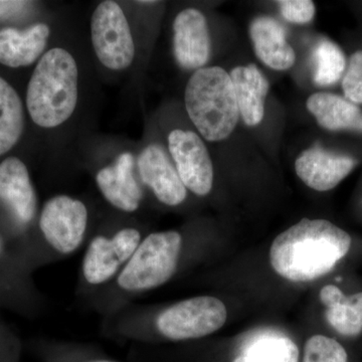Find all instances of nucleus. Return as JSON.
Returning <instances> with one entry per match:
<instances>
[{
  "mask_svg": "<svg viewBox=\"0 0 362 362\" xmlns=\"http://www.w3.org/2000/svg\"><path fill=\"white\" fill-rule=\"evenodd\" d=\"M345 98L354 104H362V52L350 57L346 73L342 80Z\"/></svg>",
  "mask_w": 362,
  "mask_h": 362,
  "instance_id": "obj_24",
  "label": "nucleus"
},
{
  "mask_svg": "<svg viewBox=\"0 0 362 362\" xmlns=\"http://www.w3.org/2000/svg\"><path fill=\"white\" fill-rule=\"evenodd\" d=\"M90 211L82 199L52 197L40 207L35 233L33 270L73 256L90 235Z\"/></svg>",
  "mask_w": 362,
  "mask_h": 362,
  "instance_id": "obj_4",
  "label": "nucleus"
},
{
  "mask_svg": "<svg viewBox=\"0 0 362 362\" xmlns=\"http://www.w3.org/2000/svg\"><path fill=\"white\" fill-rule=\"evenodd\" d=\"M90 40L98 61L111 71H124L134 63L135 40L120 4L105 0L90 18Z\"/></svg>",
  "mask_w": 362,
  "mask_h": 362,
  "instance_id": "obj_8",
  "label": "nucleus"
},
{
  "mask_svg": "<svg viewBox=\"0 0 362 362\" xmlns=\"http://www.w3.org/2000/svg\"><path fill=\"white\" fill-rule=\"evenodd\" d=\"M51 28L47 23H35L26 30L13 28L0 30V64L8 68H23L39 62L47 49Z\"/></svg>",
  "mask_w": 362,
  "mask_h": 362,
  "instance_id": "obj_15",
  "label": "nucleus"
},
{
  "mask_svg": "<svg viewBox=\"0 0 362 362\" xmlns=\"http://www.w3.org/2000/svg\"><path fill=\"white\" fill-rule=\"evenodd\" d=\"M33 272L16 256L0 230V305L23 315H39L45 298L33 281Z\"/></svg>",
  "mask_w": 362,
  "mask_h": 362,
  "instance_id": "obj_9",
  "label": "nucleus"
},
{
  "mask_svg": "<svg viewBox=\"0 0 362 362\" xmlns=\"http://www.w3.org/2000/svg\"><path fill=\"white\" fill-rule=\"evenodd\" d=\"M146 233L136 223H118L90 233L78 272V293L86 299L102 291L122 272Z\"/></svg>",
  "mask_w": 362,
  "mask_h": 362,
  "instance_id": "obj_7",
  "label": "nucleus"
},
{
  "mask_svg": "<svg viewBox=\"0 0 362 362\" xmlns=\"http://www.w3.org/2000/svg\"><path fill=\"white\" fill-rule=\"evenodd\" d=\"M326 307L325 317L331 327L343 337H357L362 332V292L345 296L337 286L327 285L320 291Z\"/></svg>",
  "mask_w": 362,
  "mask_h": 362,
  "instance_id": "obj_19",
  "label": "nucleus"
},
{
  "mask_svg": "<svg viewBox=\"0 0 362 362\" xmlns=\"http://www.w3.org/2000/svg\"><path fill=\"white\" fill-rule=\"evenodd\" d=\"M356 165L351 157L313 147L298 156L295 169L307 187L317 192H328L337 187Z\"/></svg>",
  "mask_w": 362,
  "mask_h": 362,
  "instance_id": "obj_14",
  "label": "nucleus"
},
{
  "mask_svg": "<svg viewBox=\"0 0 362 362\" xmlns=\"http://www.w3.org/2000/svg\"><path fill=\"white\" fill-rule=\"evenodd\" d=\"M351 238L325 220L303 218L281 233L270 250L272 268L292 282H309L332 271L349 254Z\"/></svg>",
  "mask_w": 362,
  "mask_h": 362,
  "instance_id": "obj_2",
  "label": "nucleus"
},
{
  "mask_svg": "<svg viewBox=\"0 0 362 362\" xmlns=\"http://www.w3.org/2000/svg\"><path fill=\"white\" fill-rule=\"evenodd\" d=\"M307 108L324 129L362 132V111L346 98L316 93L307 100Z\"/></svg>",
  "mask_w": 362,
  "mask_h": 362,
  "instance_id": "obj_18",
  "label": "nucleus"
},
{
  "mask_svg": "<svg viewBox=\"0 0 362 362\" xmlns=\"http://www.w3.org/2000/svg\"><path fill=\"white\" fill-rule=\"evenodd\" d=\"M173 52L181 68L197 71L204 68L211 54V37L202 11L187 8L173 23Z\"/></svg>",
  "mask_w": 362,
  "mask_h": 362,
  "instance_id": "obj_13",
  "label": "nucleus"
},
{
  "mask_svg": "<svg viewBox=\"0 0 362 362\" xmlns=\"http://www.w3.org/2000/svg\"><path fill=\"white\" fill-rule=\"evenodd\" d=\"M240 116L249 126H256L263 120L265 99L270 84L255 65L237 66L230 74Z\"/></svg>",
  "mask_w": 362,
  "mask_h": 362,
  "instance_id": "obj_17",
  "label": "nucleus"
},
{
  "mask_svg": "<svg viewBox=\"0 0 362 362\" xmlns=\"http://www.w3.org/2000/svg\"><path fill=\"white\" fill-rule=\"evenodd\" d=\"M232 362H299V349L282 333L259 331L247 338Z\"/></svg>",
  "mask_w": 362,
  "mask_h": 362,
  "instance_id": "obj_20",
  "label": "nucleus"
},
{
  "mask_svg": "<svg viewBox=\"0 0 362 362\" xmlns=\"http://www.w3.org/2000/svg\"><path fill=\"white\" fill-rule=\"evenodd\" d=\"M250 37L257 57L269 68L285 71L294 65V49L286 39L284 28L273 18H255L250 25Z\"/></svg>",
  "mask_w": 362,
  "mask_h": 362,
  "instance_id": "obj_16",
  "label": "nucleus"
},
{
  "mask_svg": "<svg viewBox=\"0 0 362 362\" xmlns=\"http://www.w3.org/2000/svg\"><path fill=\"white\" fill-rule=\"evenodd\" d=\"M25 4V2L20 1H0V14L6 16L8 13L18 11Z\"/></svg>",
  "mask_w": 362,
  "mask_h": 362,
  "instance_id": "obj_26",
  "label": "nucleus"
},
{
  "mask_svg": "<svg viewBox=\"0 0 362 362\" xmlns=\"http://www.w3.org/2000/svg\"><path fill=\"white\" fill-rule=\"evenodd\" d=\"M168 150L187 189L199 197L209 194L214 185V166L199 135L189 130L171 131Z\"/></svg>",
  "mask_w": 362,
  "mask_h": 362,
  "instance_id": "obj_10",
  "label": "nucleus"
},
{
  "mask_svg": "<svg viewBox=\"0 0 362 362\" xmlns=\"http://www.w3.org/2000/svg\"><path fill=\"white\" fill-rule=\"evenodd\" d=\"M95 182L105 201L119 213L133 214L141 207L144 188L136 173V159L131 152H123L113 163L100 168Z\"/></svg>",
  "mask_w": 362,
  "mask_h": 362,
  "instance_id": "obj_11",
  "label": "nucleus"
},
{
  "mask_svg": "<svg viewBox=\"0 0 362 362\" xmlns=\"http://www.w3.org/2000/svg\"><path fill=\"white\" fill-rule=\"evenodd\" d=\"M185 109L207 141H221L232 134L240 118L230 74L220 66L195 71L185 93Z\"/></svg>",
  "mask_w": 362,
  "mask_h": 362,
  "instance_id": "obj_5",
  "label": "nucleus"
},
{
  "mask_svg": "<svg viewBox=\"0 0 362 362\" xmlns=\"http://www.w3.org/2000/svg\"><path fill=\"white\" fill-rule=\"evenodd\" d=\"M78 66L68 49L54 47L42 54L28 84L25 106L33 122L54 129L70 120L78 102Z\"/></svg>",
  "mask_w": 362,
  "mask_h": 362,
  "instance_id": "obj_3",
  "label": "nucleus"
},
{
  "mask_svg": "<svg viewBox=\"0 0 362 362\" xmlns=\"http://www.w3.org/2000/svg\"><path fill=\"white\" fill-rule=\"evenodd\" d=\"M0 207L6 221L0 230L26 268L35 271L33 259L39 197L30 171L18 157H7L0 163Z\"/></svg>",
  "mask_w": 362,
  "mask_h": 362,
  "instance_id": "obj_6",
  "label": "nucleus"
},
{
  "mask_svg": "<svg viewBox=\"0 0 362 362\" xmlns=\"http://www.w3.org/2000/svg\"><path fill=\"white\" fill-rule=\"evenodd\" d=\"M13 335L9 331V328L0 320V342L11 341V340H13Z\"/></svg>",
  "mask_w": 362,
  "mask_h": 362,
  "instance_id": "obj_27",
  "label": "nucleus"
},
{
  "mask_svg": "<svg viewBox=\"0 0 362 362\" xmlns=\"http://www.w3.org/2000/svg\"><path fill=\"white\" fill-rule=\"evenodd\" d=\"M278 4L281 14L289 23L305 25L315 16V6L310 0H283Z\"/></svg>",
  "mask_w": 362,
  "mask_h": 362,
  "instance_id": "obj_25",
  "label": "nucleus"
},
{
  "mask_svg": "<svg viewBox=\"0 0 362 362\" xmlns=\"http://www.w3.org/2000/svg\"><path fill=\"white\" fill-rule=\"evenodd\" d=\"M226 315L223 302L213 296L188 298L157 310L133 303L104 319L103 329L127 339L158 337L187 341L221 329Z\"/></svg>",
  "mask_w": 362,
  "mask_h": 362,
  "instance_id": "obj_1",
  "label": "nucleus"
},
{
  "mask_svg": "<svg viewBox=\"0 0 362 362\" xmlns=\"http://www.w3.org/2000/svg\"><path fill=\"white\" fill-rule=\"evenodd\" d=\"M25 107L16 89L0 77V156L18 144L25 131Z\"/></svg>",
  "mask_w": 362,
  "mask_h": 362,
  "instance_id": "obj_21",
  "label": "nucleus"
},
{
  "mask_svg": "<svg viewBox=\"0 0 362 362\" xmlns=\"http://www.w3.org/2000/svg\"><path fill=\"white\" fill-rule=\"evenodd\" d=\"M346 350L337 340L314 335L304 346L303 362H347Z\"/></svg>",
  "mask_w": 362,
  "mask_h": 362,
  "instance_id": "obj_23",
  "label": "nucleus"
},
{
  "mask_svg": "<svg viewBox=\"0 0 362 362\" xmlns=\"http://www.w3.org/2000/svg\"><path fill=\"white\" fill-rule=\"evenodd\" d=\"M313 80L318 86L334 85L346 69V59L339 47L329 40H321L313 51Z\"/></svg>",
  "mask_w": 362,
  "mask_h": 362,
  "instance_id": "obj_22",
  "label": "nucleus"
},
{
  "mask_svg": "<svg viewBox=\"0 0 362 362\" xmlns=\"http://www.w3.org/2000/svg\"><path fill=\"white\" fill-rule=\"evenodd\" d=\"M136 173L143 188L149 189L164 206H180L187 199V187L161 145L151 143L140 152Z\"/></svg>",
  "mask_w": 362,
  "mask_h": 362,
  "instance_id": "obj_12",
  "label": "nucleus"
},
{
  "mask_svg": "<svg viewBox=\"0 0 362 362\" xmlns=\"http://www.w3.org/2000/svg\"><path fill=\"white\" fill-rule=\"evenodd\" d=\"M78 362H118L115 361H112V359L107 358H87L85 361H81Z\"/></svg>",
  "mask_w": 362,
  "mask_h": 362,
  "instance_id": "obj_28",
  "label": "nucleus"
}]
</instances>
